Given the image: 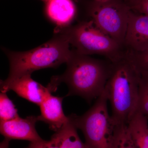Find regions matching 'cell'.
<instances>
[{"label": "cell", "mask_w": 148, "mask_h": 148, "mask_svg": "<svg viewBox=\"0 0 148 148\" xmlns=\"http://www.w3.org/2000/svg\"><path fill=\"white\" fill-rule=\"evenodd\" d=\"M71 50L65 73L52 77L47 88L51 92L57 89L61 82L65 83L69 89L66 96L77 95L90 103L104 91L112 63L108 59L92 58Z\"/></svg>", "instance_id": "obj_1"}, {"label": "cell", "mask_w": 148, "mask_h": 148, "mask_svg": "<svg viewBox=\"0 0 148 148\" xmlns=\"http://www.w3.org/2000/svg\"><path fill=\"white\" fill-rule=\"evenodd\" d=\"M70 46L64 35L54 31L51 39L34 49L14 51L4 49L9 61L10 71L7 78L1 80V88L23 75L40 69L56 68L67 63L72 53Z\"/></svg>", "instance_id": "obj_2"}, {"label": "cell", "mask_w": 148, "mask_h": 148, "mask_svg": "<svg viewBox=\"0 0 148 148\" xmlns=\"http://www.w3.org/2000/svg\"><path fill=\"white\" fill-rule=\"evenodd\" d=\"M139 72L125 56L112 63L105 91L110 103L112 117L117 125H127L136 112Z\"/></svg>", "instance_id": "obj_3"}, {"label": "cell", "mask_w": 148, "mask_h": 148, "mask_svg": "<svg viewBox=\"0 0 148 148\" xmlns=\"http://www.w3.org/2000/svg\"><path fill=\"white\" fill-rule=\"evenodd\" d=\"M54 31L64 35L73 49L79 54L102 56L112 63L124 56V48L102 32L91 20H84L65 27H56Z\"/></svg>", "instance_id": "obj_4"}, {"label": "cell", "mask_w": 148, "mask_h": 148, "mask_svg": "<svg viewBox=\"0 0 148 148\" xmlns=\"http://www.w3.org/2000/svg\"><path fill=\"white\" fill-rule=\"evenodd\" d=\"M105 91L90 109L81 116L72 114L69 119L80 130L88 148H112L116 124L109 114Z\"/></svg>", "instance_id": "obj_5"}, {"label": "cell", "mask_w": 148, "mask_h": 148, "mask_svg": "<svg viewBox=\"0 0 148 148\" xmlns=\"http://www.w3.org/2000/svg\"><path fill=\"white\" fill-rule=\"evenodd\" d=\"M130 11L128 5L119 0L104 2L95 0L90 5L89 20L124 48Z\"/></svg>", "instance_id": "obj_6"}, {"label": "cell", "mask_w": 148, "mask_h": 148, "mask_svg": "<svg viewBox=\"0 0 148 148\" xmlns=\"http://www.w3.org/2000/svg\"><path fill=\"white\" fill-rule=\"evenodd\" d=\"M125 49L143 51L148 49V16L131 10L125 38Z\"/></svg>", "instance_id": "obj_7"}, {"label": "cell", "mask_w": 148, "mask_h": 148, "mask_svg": "<svg viewBox=\"0 0 148 148\" xmlns=\"http://www.w3.org/2000/svg\"><path fill=\"white\" fill-rule=\"evenodd\" d=\"M39 121L38 116L20 117L7 121H1L0 132L9 140H27L31 143L42 140L37 132L36 124Z\"/></svg>", "instance_id": "obj_8"}, {"label": "cell", "mask_w": 148, "mask_h": 148, "mask_svg": "<svg viewBox=\"0 0 148 148\" xmlns=\"http://www.w3.org/2000/svg\"><path fill=\"white\" fill-rule=\"evenodd\" d=\"M64 97L53 96L49 90L40 105V115L38 116L39 121L44 122L51 130L57 132L69 121L62 108Z\"/></svg>", "instance_id": "obj_9"}, {"label": "cell", "mask_w": 148, "mask_h": 148, "mask_svg": "<svg viewBox=\"0 0 148 148\" xmlns=\"http://www.w3.org/2000/svg\"><path fill=\"white\" fill-rule=\"evenodd\" d=\"M10 90H13L21 98L40 106L49 89L33 79L32 74H26L1 88V92H6Z\"/></svg>", "instance_id": "obj_10"}, {"label": "cell", "mask_w": 148, "mask_h": 148, "mask_svg": "<svg viewBox=\"0 0 148 148\" xmlns=\"http://www.w3.org/2000/svg\"><path fill=\"white\" fill-rule=\"evenodd\" d=\"M47 16L58 27L71 25L76 14V8L72 0H49L46 3Z\"/></svg>", "instance_id": "obj_11"}, {"label": "cell", "mask_w": 148, "mask_h": 148, "mask_svg": "<svg viewBox=\"0 0 148 148\" xmlns=\"http://www.w3.org/2000/svg\"><path fill=\"white\" fill-rule=\"evenodd\" d=\"M127 127L135 148H148V119L136 112Z\"/></svg>", "instance_id": "obj_12"}, {"label": "cell", "mask_w": 148, "mask_h": 148, "mask_svg": "<svg viewBox=\"0 0 148 148\" xmlns=\"http://www.w3.org/2000/svg\"><path fill=\"white\" fill-rule=\"evenodd\" d=\"M77 129L69 119L61 129L55 132L51 139L58 148H88L80 139Z\"/></svg>", "instance_id": "obj_13"}, {"label": "cell", "mask_w": 148, "mask_h": 148, "mask_svg": "<svg viewBox=\"0 0 148 148\" xmlns=\"http://www.w3.org/2000/svg\"><path fill=\"white\" fill-rule=\"evenodd\" d=\"M139 73V95L136 112L148 119V73Z\"/></svg>", "instance_id": "obj_14"}, {"label": "cell", "mask_w": 148, "mask_h": 148, "mask_svg": "<svg viewBox=\"0 0 148 148\" xmlns=\"http://www.w3.org/2000/svg\"><path fill=\"white\" fill-rule=\"evenodd\" d=\"M125 56L138 72L148 73V49L143 51L125 49Z\"/></svg>", "instance_id": "obj_15"}, {"label": "cell", "mask_w": 148, "mask_h": 148, "mask_svg": "<svg viewBox=\"0 0 148 148\" xmlns=\"http://www.w3.org/2000/svg\"><path fill=\"white\" fill-rule=\"evenodd\" d=\"M17 110L6 92L0 94V120L7 121L19 117Z\"/></svg>", "instance_id": "obj_16"}, {"label": "cell", "mask_w": 148, "mask_h": 148, "mask_svg": "<svg viewBox=\"0 0 148 148\" xmlns=\"http://www.w3.org/2000/svg\"><path fill=\"white\" fill-rule=\"evenodd\" d=\"M112 148H135L130 136L127 125L117 126Z\"/></svg>", "instance_id": "obj_17"}, {"label": "cell", "mask_w": 148, "mask_h": 148, "mask_svg": "<svg viewBox=\"0 0 148 148\" xmlns=\"http://www.w3.org/2000/svg\"><path fill=\"white\" fill-rule=\"evenodd\" d=\"M128 5L131 10H134L136 13L148 16V0H131Z\"/></svg>", "instance_id": "obj_18"}, {"label": "cell", "mask_w": 148, "mask_h": 148, "mask_svg": "<svg viewBox=\"0 0 148 148\" xmlns=\"http://www.w3.org/2000/svg\"><path fill=\"white\" fill-rule=\"evenodd\" d=\"M26 148H58L54 141L52 139L49 141L43 140L37 142L31 143Z\"/></svg>", "instance_id": "obj_19"}, {"label": "cell", "mask_w": 148, "mask_h": 148, "mask_svg": "<svg viewBox=\"0 0 148 148\" xmlns=\"http://www.w3.org/2000/svg\"><path fill=\"white\" fill-rule=\"evenodd\" d=\"M10 141V140L9 139L5 138L0 144V148H8Z\"/></svg>", "instance_id": "obj_20"}, {"label": "cell", "mask_w": 148, "mask_h": 148, "mask_svg": "<svg viewBox=\"0 0 148 148\" xmlns=\"http://www.w3.org/2000/svg\"><path fill=\"white\" fill-rule=\"evenodd\" d=\"M96 1H98L104 2L106 1H108V0H96Z\"/></svg>", "instance_id": "obj_21"}, {"label": "cell", "mask_w": 148, "mask_h": 148, "mask_svg": "<svg viewBox=\"0 0 148 148\" xmlns=\"http://www.w3.org/2000/svg\"><path fill=\"white\" fill-rule=\"evenodd\" d=\"M42 1H43L45 2L46 3L47 2L49 1V0H42Z\"/></svg>", "instance_id": "obj_22"}, {"label": "cell", "mask_w": 148, "mask_h": 148, "mask_svg": "<svg viewBox=\"0 0 148 148\" xmlns=\"http://www.w3.org/2000/svg\"><path fill=\"white\" fill-rule=\"evenodd\" d=\"M130 1H131V0H130Z\"/></svg>", "instance_id": "obj_23"}, {"label": "cell", "mask_w": 148, "mask_h": 148, "mask_svg": "<svg viewBox=\"0 0 148 148\" xmlns=\"http://www.w3.org/2000/svg\"><path fill=\"white\" fill-rule=\"evenodd\" d=\"M129 1H130V0H129Z\"/></svg>", "instance_id": "obj_24"}]
</instances>
